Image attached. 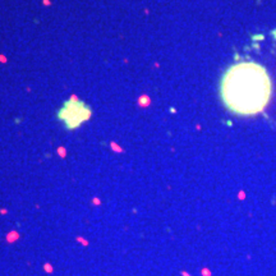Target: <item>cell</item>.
<instances>
[{
    "mask_svg": "<svg viewBox=\"0 0 276 276\" xmlns=\"http://www.w3.org/2000/svg\"><path fill=\"white\" fill-rule=\"evenodd\" d=\"M43 270H45V272H47V274H53V272H54V267H53V265L49 263V262L43 263Z\"/></svg>",
    "mask_w": 276,
    "mask_h": 276,
    "instance_id": "obj_3",
    "label": "cell"
},
{
    "mask_svg": "<svg viewBox=\"0 0 276 276\" xmlns=\"http://www.w3.org/2000/svg\"><path fill=\"white\" fill-rule=\"evenodd\" d=\"M10 234H12V235L7 238V240H8L9 243H13L15 239H18V233H14V231H13V233H10Z\"/></svg>",
    "mask_w": 276,
    "mask_h": 276,
    "instance_id": "obj_4",
    "label": "cell"
},
{
    "mask_svg": "<svg viewBox=\"0 0 276 276\" xmlns=\"http://www.w3.org/2000/svg\"><path fill=\"white\" fill-rule=\"evenodd\" d=\"M90 116V110L82 102L77 101H69L64 105L60 110L59 118L67 124V127L74 128L81 124L83 120Z\"/></svg>",
    "mask_w": 276,
    "mask_h": 276,
    "instance_id": "obj_2",
    "label": "cell"
},
{
    "mask_svg": "<svg viewBox=\"0 0 276 276\" xmlns=\"http://www.w3.org/2000/svg\"><path fill=\"white\" fill-rule=\"evenodd\" d=\"M272 83L267 70L253 60L230 65L220 82L223 102L231 113L251 116L261 113L269 104Z\"/></svg>",
    "mask_w": 276,
    "mask_h": 276,
    "instance_id": "obj_1",
    "label": "cell"
},
{
    "mask_svg": "<svg viewBox=\"0 0 276 276\" xmlns=\"http://www.w3.org/2000/svg\"><path fill=\"white\" fill-rule=\"evenodd\" d=\"M77 240H78V242H81L82 245H84V247H86V245H88V242H87V240H84V239H82V238H77Z\"/></svg>",
    "mask_w": 276,
    "mask_h": 276,
    "instance_id": "obj_5",
    "label": "cell"
}]
</instances>
